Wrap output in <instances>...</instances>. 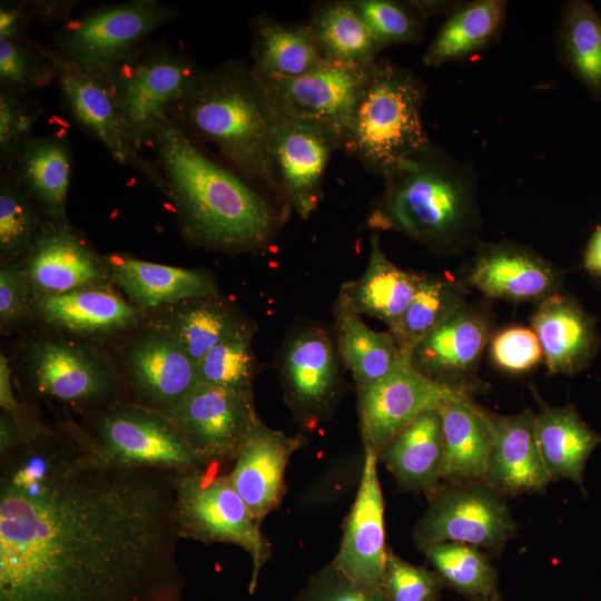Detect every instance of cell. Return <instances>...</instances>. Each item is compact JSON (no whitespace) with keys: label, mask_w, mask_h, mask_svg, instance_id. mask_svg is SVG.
Masks as SVG:
<instances>
[{"label":"cell","mask_w":601,"mask_h":601,"mask_svg":"<svg viewBox=\"0 0 601 601\" xmlns=\"http://www.w3.org/2000/svg\"><path fill=\"white\" fill-rule=\"evenodd\" d=\"M176 473L101 463L70 420L0 455V601H183Z\"/></svg>","instance_id":"6da1fadb"},{"label":"cell","mask_w":601,"mask_h":601,"mask_svg":"<svg viewBox=\"0 0 601 601\" xmlns=\"http://www.w3.org/2000/svg\"><path fill=\"white\" fill-rule=\"evenodd\" d=\"M170 190L184 234L208 248L243 252L268 245L277 218L239 174L206 155L168 115L148 140Z\"/></svg>","instance_id":"7a4b0ae2"},{"label":"cell","mask_w":601,"mask_h":601,"mask_svg":"<svg viewBox=\"0 0 601 601\" xmlns=\"http://www.w3.org/2000/svg\"><path fill=\"white\" fill-rule=\"evenodd\" d=\"M384 179L366 227L397 231L443 253L462 250L481 228L472 166L430 142Z\"/></svg>","instance_id":"3957f363"},{"label":"cell","mask_w":601,"mask_h":601,"mask_svg":"<svg viewBox=\"0 0 601 601\" xmlns=\"http://www.w3.org/2000/svg\"><path fill=\"white\" fill-rule=\"evenodd\" d=\"M167 115L194 139L211 142L249 183L280 193L270 157L274 106L250 67L227 61Z\"/></svg>","instance_id":"277c9868"},{"label":"cell","mask_w":601,"mask_h":601,"mask_svg":"<svg viewBox=\"0 0 601 601\" xmlns=\"http://www.w3.org/2000/svg\"><path fill=\"white\" fill-rule=\"evenodd\" d=\"M426 85L410 69L377 58L353 109L341 149L385 178L431 141L422 122Z\"/></svg>","instance_id":"5b68a950"},{"label":"cell","mask_w":601,"mask_h":601,"mask_svg":"<svg viewBox=\"0 0 601 601\" xmlns=\"http://www.w3.org/2000/svg\"><path fill=\"white\" fill-rule=\"evenodd\" d=\"M217 465L176 473L179 536L207 544L231 543L247 551L252 559L248 591L254 593L260 571L272 556V546L228 474L214 471Z\"/></svg>","instance_id":"8992f818"},{"label":"cell","mask_w":601,"mask_h":601,"mask_svg":"<svg viewBox=\"0 0 601 601\" xmlns=\"http://www.w3.org/2000/svg\"><path fill=\"white\" fill-rule=\"evenodd\" d=\"M80 425L97 459L121 467L186 471L206 466L171 417L131 400L83 416Z\"/></svg>","instance_id":"52a82bcc"},{"label":"cell","mask_w":601,"mask_h":601,"mask_svg":"<svg viewBox=\"0 0 601 601\" xmlns=\"http://www.w3.org/2000/svg\"><path fill=\"white\" fill-rule=\"evenodd\" d=\"M180 11L157 0L100 6L67 19L55 36V50L71 63L108 76L146 45Z\"/></svg>","instance_id":"ba28073f"},{"label":"cell","mask_w":601,"mask_h":601,"mask_svg":"<svg viewBox=\"0 0 601 601\" xmlns=\"http://www.w3.org/2000/svg\"><path fill=\"white\" fill-rule=\"evenodd\" d=\"M205 71L167 43H148L106 77L119 111L142 147L157 122L198 86Z\"/></svg>","instance_id":"9c48e42d"},{"label":"cell","mask_w":601,"mask_h":601,"mask_svg":"<svg viewBox=\"0 0 601 601\" xmlns=\"http://www.w3.org/2000/svg\"><path fill=\"white\" fill-rule=\"evenodd\" d=\"M28 391L38 400L82 413L97 412L125 397L120 377L93 348L65 339H43L27 353Z\"/></svg>","instance_id":"30bf717a"},{"label":"cell","mask_w":601,"mask_h":601,"mask_svg":"<svg viewBox=\"0 0 601 601\" xmlns=\"http://www.w3.org/2000/svg\"><path fill=\"white\" fill-rule=\"evenodd\" d=\"M50 59L62 106L72 122L96 139L119 165L132 169L170 198L169 186L156 161L144 156L127 126L106 76L71 63L45 47Z\"/></svg>","instance_id":"8fae6325"},{"label":"cell","mask_w":601,"mask_h":601,"mask_svg":"<svg viewBox=\"0 0 601 601\" xmlns=\"http://www.w3.org/2000/svg\"><path fill=\"white\" fill-rule=\"evenodd\" d=\"M416 522V545L457 542L500 554L518 532L506 496L485 481L442 483Z\"/></svg>","instance_id":"7c38bea8"},{"label":"cell","mask_w":601,"mask_h":601,"mask_svg":"<svg viewBox=\"0 0 601 601\" xmlns=\"http://www.w3.org/2000/svg\"><path fill=\"white\" fill-rule=\"evenodd\" d=\"M363 449L376 455L407 424L428 410L470 398V391L437 383L402 354L394 367L381 380L356 388Z\"/></svg>","instance_id":"4fadbf2b"},{"label":"cell","mask_w":601,"mask_h":601,"mask_svg":"<svg viewBox=\"0 0 601 601\" xmlns=\"http://www.w3.org/2000/svg\"><path fill=\"white\" fill-rule=\"evenodd\" d=\"M206 464L235 461L260 422L253 393L198 383L169 413Z\"/></svg>","instance_id":"5bb4252c"},{"label":"cell","mask_w":601,"mask_h":601,"mask_svg":"<svg viewBox=\"0 0 601 601\" xmlns=\"http://www.w3.org/2000/svg\"><path fill=\"white\" fill-rule=\"evenodd\" d=\"M341 147L342 137L333 128L274 107L272 165L280 193L302 218L317 209L329 158Z\"/></svg>","instance_id":"9a60e30c"},{"label":"cell","mask_w":601,"mask_h":601,"mask_svg":"<svg viewBox=\"0 0 601 601\" xmlns=\"http://www.w3.org/2000/svg\"><path fill=\"white\" fill-rule=\"evenodd\" d=\"M279 375L285 400L297 420L314 426L334 410L341 393L337 348L319 326L295 332L283 347Z\"/></svg>","instance_id":"2e32d148"},{"label":"cell","mask_w":601,"mask_h":601,"mask_svg":"<svg viewBox=\"0 0 601 601\" xmlns=\"http://www.w3.org/2000/svg\"><path fill=\"white\" fill-rule=\"evenodd\" d=\"M368 69L323 59L296 78L260 81L276 109L326 125L343 140Z\"/></svg>","instance_id":"e0dca14e"},{"label":"cell","mask_w":601,"mask_h":601,"mask_svg":"<svg viewBox=\"0 0 601 601\" xmlns=\"http://www.w3.org/2000/svg\"><path fill=\"white\" fill-rule=\"evenodd\" d=\"M377 464V455L364 449L357 493L344 521L338 551L331 562L348 580L366 590H381L387 555Z\"/></svg>","instance_id":"ac0fdd59"},{"label":"cell","mask_w":601,"mask_h":601,"mask_svg":"<svg viewBox=\"0 0 601 601\" xmlns=\"http://www.w3.org/2000/svg\"><path fill=\"white\" fill-rule=\"evenodd\" d=\"M36 298L101 286L110 273L105 258L69 224L43 219L24 258Z\"/></svg>","instance_id":"d6986e66"},{"label":"cell","mask_w":601,"mask_h":601,"mask_svg":"<svg viewBox=\"0 0 601 601\" xmlns=\"http://www.w3.org/2000/svg\"><path fill=\"white\" fill-rule=\"evenodd\" d=\"M126 370L135 402L167 414L198 384L196 363L164 326L132 343Z\"/></svg>","instance_id":"ffe728a7"},{"label":"cell","mask_w":601,"mask_h":601,"mask_svg":"<svg viewBox=\"0 0 601 601\" xmlns=\"http://www.w3.org/2000/svg\"><path fill=\"white\" fill-rule=\"evenodd\" d=\"M490 337L486 317L465 304L424 336L408 357L426 377L470 391L469 380L476 371Z\"/></svg>","instance_id":"44dd1931"},{"label":"cell","mask_w":601,"mask_h":601,"mask_svg":"<svg viewBox=\"0 0 601 601\" xmlns=\"http://www.w3.org/2000/svg\"><path fill=\"white\" fill-rule=\"evenodd\" d=\"M491 436L484 481L504 496L544 493L550 476L535 435V414L502 415L482 408Z\"/></svg>","instance_id":"7402d4cb"},{"label":"cell","mask_w":601,"mask_h":601,"mask_svg":"<svg viewBox=\"0 0 601 601\" xmlns=\"http://www.w3.org/2000/svg\"><path fill=\"white\" fill-rule=\"evenodd\" d=\"M467 283L490 298L541 303L560 292L556 268L533 250L510 243L482 246Z\"/></svg>","instance_id":"603a6c76"},{"label":"cell","mask_w":601,"mask_h":601,"mask_svg":"<svg viewBox=\"0 0 601 601\" xmlns=\"http://www.w3.org/2000/svg\"><path fill=\"white\" fill-rule=\"evenodd\" d=\"M306 442L260 421L234 461L229 481L259 524L279 506L286 492V466Z\"/></svg>","instance_id":"cb8c5ba5"},{"label":"cell","mask_w":601,"mask_h":601,"mask_svg":"<svg viewBox=\"0 0 601 601\" xmlns=\"http://www.w3.org/2000/svg\"><path fill=\"white\" fill-rule=\"evenodd\" d=\"M1 165L45 219L68 224L66 204L72 174L68 135L31 136Z\"/></svg>","instance_id":"d4e9b609"},{"label":"cell","mask_w":601,"mask_h":601,"mask_svg":"<svg viewBox=\"0 0 601 601\" xmlns=\"http://www.w3.org/2000/svg\"><path fill=\"white\" fill-rule=\"evenodd\" d=\"M532 329L551 375L582 372L600 345L595 318L575 298L560 292L538 304Z\"/></svg>","instance_id":"484cf974"},{"label":"cell","mask_w":601,"mask_h":601,"mask_svg":"<svg viewBox=\"0 0 601 601\" xmlns=\"http://www.w3.org/2000/svg\"><path fill=\"white\" fill-rule=\"evenodd\" d=\"M111 276L127 297L145 308L217 294L208 272L141 260L125 254L104 257Z\"/></svg>","instance_id":"4316f807"},{"label":"cell","mask_w":601,"mask_h":601,"mask_svg":"<svg viewBox=\"0 0 601 601\" xmlns=\"http://www.w3.org/2000/svg\"><path fill=\"white\" fill-rule=\"evenodd\" d=\"M443 451L441 414L428 410L402 428L377 459L400 489L430 495L442 485Z\"/></svg>","instance_id":"83f0119b"},{"label":"cell","mask_w":601,"mask_h":601,"mask_svg":"<svg viewBox=\"0 0 601 601\" xmlns=\"http://www.w3.org/2000/svg\"><path fill=\"white\" fill-rule=\"evenodd\" d=\"M535 435L550 480H569L584 490V469L601 445L597 433L571 404L550 406L540 401Z\"/></svg>","instance_id":"f1b7e54d"},{"label":"cell","mask_w":601,"mask_h":601,"mask_svg":"<svg viewBox=\"0 0 601 601\" xmlns=\"http://www.w3.org/2000/svg\"><path fill=\"white\" fill-rule=\"evenodd\" d=\"M422 274L394 265L384 254L377 233L370 238V255L363 275L346 282L339 292L359 315L377 318L392 328L417 293Z\"/></svg>","instance_id":"f546056e"},{"label":"cell","mask_w":601,"mask_h":601,"mask_svg":"<svg viewBox=\"0 0 601 601\" xmlns=\"http://www.w3.org/2000/svg\"><path fill=\"white\" fill-rule=\"evenodd\" d=\"M253 36L250 66L262 81L293 79L322 62L313 31L307 23H286L259 14L249 22Z\"/></svg>","instance_id":"4dcf8cb0"},{"label":"cell","mask_w":601,"mask_h":601,"mask_svg":"<svg viewBox=\"0 0 601 601\" xmlns=\"http://www.w3.org/2000/svg\"><path fill=\"white\" fill-rule=\"evenodd\" d=\"M41 317L58 328L83 335H106L136 325L137 307L101 286L36 298Z\"/></svg>","instance_id":"1f68e13d"},{"label":"cell","mask_w":601,"mask_h":601,"mask_svg":"<svg viewBox=\"0 0 601 601\" xmlns=\"http://www.w3.org/2000/svg\"><path fill=\"white\" fill-rule=\"evenodd\" d=\"M439 412L442 420V483L484 481L491 436L482 407L472 398L453 400Z\"/></svg>","instance_id":"d6a6232c"},{"label":"cell","mask_w":601,"mask_h":601,"mask_svg":"<svg viewBox=\"0 0 601 601\" xmlns=\"http://www.w3.org/2000/svg\"><path fill=\"white\" fill-rule=\"evenodd\" d=\"M506 9L504 0L456 2L423 55V63L437 68L489 48L503 29Z\"/></svg>","instance_id":"836d02e7"},{"label":"cell","mask_w":601,"mask_h":601,"mask_svg":"<svg viewBox=\"0 0 601 601\" xmlns=\"http://www.w3.org/2000/svg\"><path fill=\"white\" fill-rule=\"evenodd\" d=\"M334 325L338 356L351 371L356 388L384 377L402 356L391 332L370 328L341 292L334 306Z\"/></svg>","instance_id":"e575fe53"},{"label":"cell","mask_w":601,"mask_h":601,"mask_svg":"<svg viewBox=\"0 0 601 601\" xmlns=\"http://www.w3.org/2000/svg\"><path fill=\"white\" fill-rule=\"evenodd\" d=\"M308 24L325 60L370 68L382 51L351 0L316 2Z\"/></svg>","instance_id":"d590c367"},{"label":"cell","mask_w":601,"mask_h":601,"mask_svg":"<svg viewBox=\"0 0 601 601\" xmlns=\"http://www.w3.org/2000/svg\"><path fill=\"white\" fill-rule=\"evenodd\" d=\"M558 57L595 100H601V17L591 2L566 1L555 33Z\"/></svg>","instance_id":"8d00e7d4"},{"label":"cell","mask_w":601,"mask_h":601,"mask_svg":"<svg viewBox=\"0 0 601 601\" xmlns=\"http://www.w3.org/2000/svg\"><path fill=\"white\" fill-rule=\"evenodd\" d=\"M248 326L217 294L175 304L164 326L197 363L221 341Z\"/></svg>","instance_id":"74e56055"},{"label":"cell","mask_w":601,"mask_h":601,"mask_svg":"<svg viewBox=\"0 0 601 601\" xmlns=\"http://www.w3.org/2000/svg\"><path fill=\"white\" fill-rule=\"evenodd\" d=\"M444 584L472 600L497 593L499 574L480 548L439 542L417 545Z\"/></svg>","instance_id":"f35d334b"},{"label":"cell","mask_w":601,"mask_h":601,"mask_svg":"<svg viewBox=\"0 0 601 601\" xmlns=\"http://www.w3.org/2000/svg\"><path fill=\"white\" fill-rule=\"evenodd\" d=\"M465 304V290L457 282L423 275L408 308L388 331L402 354H408L424 336Z\"/></svg>","instance_id":"ab89813d"},{"label":"cell","mask_w":601,"mask_h":601,"mask_svg":"<svg viewBox=\"0 0 601 601\" xmlns=\"http://www.w3.org/2000/svg\"><path fill=\"white\" fill-rule=\"evenodd\" d=\"M43 216L11 175L1 171L0 253L4 263L26 258Z\"/></svg>","instance_id":"60d3db41"},{"label":"cell","mask_w":601,"mask_h":601,"mask_svg":"<svg viewBox=\"0 0 601 601\" xmlns=\"http://www.w3.org/2000/svg\"><path fill=\"white\" fill-rule=\"evenodd\" d=\"M249 325L218 343L196 363L198 383L253 393L255 356Z\"/></svg>","instance_id":"b9f144b4"},{"label":"cell","mask_w":601,"mask_h":601,"mask_svg":"<svg viewBox=\"0 0 601 601\" xmlns=\"http://www.w3.org/2000/svg\"><path fill=\"white\" fill-rule=\"evenodd\" d=\"M55 79V68L42 45L27 36L0 40V89L24 97Z\"/></svg>","instance_id":"7bdbcfd3"},{"label":"cell","mask_w":601,"mask_h":601,"mask_svg":"<svg viewBox=\"0 0 601 601\" xmlns=\"http://www.w3.org/2000/svg\"><path fill=\"white\" fill-rule=\"evenodd\" d=\"M366 21L381 50L392 45H417L426 19L413 1L351 0Z\"/></svg>","instance_id":"ee69618b"},{"label":"cell","mask_w":601,"mask_h":601,"mask_svg":"<svg viewBox=\"0 0 601 601\" xmlns=\"http://www.w3.org/2000/svg\"><path fill=\"white\" fill-rule=\"evenodd\" d=\"M444 587L434 570L414 565L387 548L381 584L386 601H439Z\"/></svg>","instance_id":"f6af8a7d"},{"label":"cell","mask_w":601,"mask_h":601,"mask_svg":"<svg viewBox=\"0 0 601 601\" xmlns=\"http://www.w3.org/2000/svg\"><path fill=\"white\" fill-rule=\"evenodd\" d=\"M23 96L0 89V156L7 160L16 149L32 136V128L42 114V106Z\"/></svg>","instance_id":"bcb514c9"},{"label":"cell","mask_w":601,"mask_h":601,"mask_svg":"<svg viewBox=\"0 0 601 601\" xmlns=\"http://www.w3.org/2000/svg\"><path fill=\"white\" fill-rule=\"evenodd\" d=\"M491 356L501 370L520 373L534 367L543 354L532 328L514 326L503 329L493 337Z\"/></svg>","instance_id":"7dc6e473"},{"label":"cell","mask_w":601,"mask_h":601,"mask_svg":"<svg viewBox=\"0 0 601 601\" xmlns=\"http://www.w3.org/2000/svg\"><path fill=\"white\" fill-rule=\"evenodd\" d=\"M293 601H386L382 590L363 589L331 562L311 575Z\"/></svg>","instance_id":"c3c4849f"},{"label":"cell","mask_w":601,"mask_h":601,"mask_svg":"<svg viewBox=\"0 0 601 601\" xmlns=\"http://www.w3.org/2000/svg\"><path fill=\"white\" fill-rule=\"evenodd\" d=\"M31 287L24 267L2 263L0 268V321L2 327L22 321L29 308Z\"/></svg>","instance_id":"681fc988"},{"label":"cell","mask_w":601,"mask_h":601,"mask_svg":"<svg viewBox=\"0 0 601 601\" xmlns=\"http://www.w3.org/2000/svg\"><path fill=\"white\" fill-rule=\"evenodd\" d=\"M31 21L23 1H1L0 40L24 37Z\"/></svg>","instance_id":"f907efd6"},{"label":"cell","mask_w":601,"mask_h":601,"mask_svg":"<svg viewBox=\"0 0 601 601\" xmlns=\"http://www.w3.org/2000/svg\"><path fill=\"white\" fill-rule=\"evenodd\" d=\"M76 1L68 0H38L23 1L26 11L31 20L52 22L61 19H69V14Z\"/></svg>","instance_id":"816d5d0a"},{"label":"cell","mask_w":601,"mask_h":601,"mask_svg":"<svg viewBox=\"0 0 601 601\" xmlns=\"http://www.w3.org/2000/svg\"><path fill=\"white\" fill-rule=\"evenodd\" d=\"M0 406L3 413L12 416H22L31 406L29 403L20 402L16 397L11 382V368L2 353L0 354Z\"/></svg>","instance_id":"f5cc1de1"},{"label":"cell","mask_w":601,"mask_h":601,"mask_svg":"<svg viewBox=\"0 0 601 601\" xmlns=\"http://www.w3.org/2000/svg\"><path fill=\"white\" fill-rule=\"evenodd\" d=\"M583 264L591 274L601 277V226L594 230L588 242Z\"/></svg>","instance_id":"db71d44e"},{"label":"cell","mask_w":601,"mask_h":601,"mask_svg":"<svg viewBox=\"0 0 601 601\" xmlns=\"http://www.w3.org/2000/svg\"><path fill=\"white\" fill-rule=\"evenodd\" d=\"M472 601H502L501 598L499 597V594H494L492 597H486V598H479V599H474Z\"/></svg>","instance_id":"11a10c76"}]
</instances>
